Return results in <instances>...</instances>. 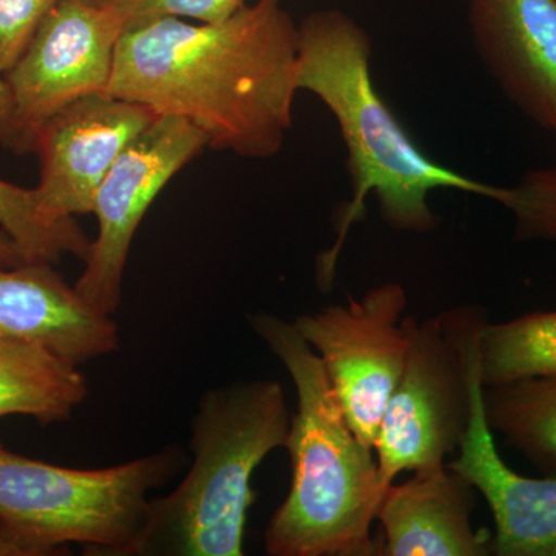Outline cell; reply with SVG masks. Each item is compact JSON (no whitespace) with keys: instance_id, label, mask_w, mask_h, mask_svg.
I'll return each instance as SVG.
<instances>
[{"instance_id":"6da1fadb","label":"cell","mask_w":556,"mask_h":556,"mask_svg":"<svg viewBox=\"0 0 556 556\" xmlns=\"http://www.w3.org/2000/svg\"><path fill=\"white\" fill-rule=\"evenodd\" d=\"M298 93V27L280 0L212 24L167 17L124 31L105 91L189 121L207 148L255 160L280 152Z\"/></svg>"},{"instance_id":"7a4b0ae2","label":"cell","mask_w":556,"mask_h":556,"mask_svg":"<svg viewBox=\"0 0 556 556\" xmlns=\"http://www.w3.org/2000/svg\"><path fill=\"white\" fill-rule=\"evenodd\" d=\"M298 89L311 91L336 121L348 149L353 197L340 215L338 239L318 262L329 287L351 226L364 218L368 195L391 229L426 233L438 226L428 204L437 189L486 197L515 212L521 239L556 240V172L526 179L519 188L485 185L442 166L413 141L380 98L371 76V40L339 10L317 11L298 27Z\"/></svg>"},{"instance_id":"3957f363","label":"cell","mask_w":556,"mask_h":556,"mask_svg":"<svg viewBox=\"0 0 556 556\" xmlns=\"http://www.w3.org/2000/svg\"><path fill=\"white\" fill-rule=\"evenodd\" d=\"M252 331L287 369L298 408L287 438L288 496L270 518V556H378L372 536L383 489L378 456L354 433L327 369L294 321L249 314Z\"/></svg>"},{"instance_id":"277c9868","label":"cell","mask_w":556,"mask_h":556,"mask_svg":"<svg viewBox=\"0 0 556 556\" xmlns=\"http://www.w3.org/2000/svg\"><path fill=\"white\" fill-rule=\"evenodd\" d=\"M289 426L276 380L207 390L192 419V466L169 495L150 497L148 521L126 556L243 555L252 475L285 448Z\"/></svg>"},{"instance_id":"5b68a950","label":"cell","mask_w":556,"mask_h":556,"mask_svg":"<svg viewBox=\"0 0 556 556\" xmlns=\"http://www.w3.org/2000/svg\"><path fill=\"white\" fill-rule=\"evenodd\" d=\"M182 464L169 447L119 466L79 470L28 459L0 445V538L24 556L83 544L93 555L126 556L148 521L149 492Z\"/></svg>"},{"instance_id":"8992f818","label":"cell","mask_w":556,"mask_h":556,"mask_svg":"<svg viewBox=\"0 0 556 556\" xmlns=\"http://www.w3.org/2000/svg\"><path fill=\"white\" fill-rule=\"evenodd\" d=\"M486 320L478 305L413 320L407 362L375 444L383 493L404 471L444 466L463 444L482 388L477 342Z\"/></svg>"},{"instance_id":"52a82bcc","label":"cell","mask_w":556,"mask_h":556,"mask_svg":"<svg viewBox=\"0 0 556 556\" xmlns=\"http://www.w3.org/2000/svg\"><path fill=\"white\" fill-rule=\"evenodd\" d=\"M399 283L369 289L317 313L294 318L295 328L327 369L340 407L357 438L375 450L380 422L407 362L413 320Z\"/></svg>"},{"instance_id":"ba28073f","label":"cell","mask_w":556,"mask_h":556,"mask_svg":"<svg viewBox=\"0 0 556 556\" xmlns=\"http://www.w3.org/2000/svg\"><path fill=\"white\" fill-rule=\"evenodd\" d=\"M207 148L189 121L159 116L124 150L93 200L98 236L75 289L101 313L113 316L123 300L124 273L135 233L175 175Z\"/></svg>"},{"instance_id":"9c48e42d","label":"cell","mask_w":556,"mask_h":556,"mask_svg":"<svg viewBox=\"0 0 556 556\" xmlns=\"http://www.w3.org/2000/svg\"><path fill=\"white\" fill-rule=\"evenodd\" d=\"M124 30L110 7L60 0L3 75L22 130L36 134L54 113L108 91Z\"/></svg>"},{"instance_id":"30bf717a","label":"cell","mask_w":556,"mask_h":556,"mask_svg":"<svg viewBox=\"0 0 556 556\" xmlns=\"http://www.w3.org/2000/svg\"><path fill=\"white\" fill-rule=\"evenodd\" d=\"M153 110L110 94H93L54 113L36 134L40 160L36 193L54 222L91 214L102 179L150 124Z\"/></svg>"},{"instance_id":"8fae6325","label":"cell","mask_w":556,"mask_h":556,"mask_svg":"<svg viewBox=\"0 0 556 556\" xmlns=\"http://www.w3.org/2000/svg\"><path fill=\"white\" fill-rule=\"evenodd\" d=\"M0 340L50 351L70 364L119 348L118 325L89 305L51 263H0Z\"/></svg>"},{"instance_id":"7c38bea8","label":"cell","mask_w":556,"mask_h":556,"mask_svg":"<svg viewBox=\"0 0 556 556\" xmlns=\"http://www.w3.org/2000/svg\"><path fill=\"white\" fill-rule=\"evenodd\" d=\"M468 20L504 93L556 134V0H468Z\"/></svg>"},{"instance_id":"4fadbf2b","label":"cell","mask_w":556,"mask_h":556,"mask_svg":"<svg viewBox=\"0 0 556 556\" xmlns=\"http://www.w3.org/2000/svg\"><path fill=\"white\" fill-rule=\"evenodd\" d=\"M413 473L380 501L378 556L493 555L492 532L471 522L475 485L447 464Z\"/></svg>"},{"instance_id":"5bb4252c","label":"cell","mask_w":556,"mask_h":556,"mask_svg":"<svg viewBox=\"0 0 556 556\" xmlns=\"http://www.w3.org/2000/svg\"><path fill=\"white\" fill-rule=\"evenodd\" d=\"M447 466L484 496L493 521V555L556 556V471L529 478L504 463L486 422L484 387L475 397L470 426Z\"/></svg>"},{"instance_id":"9a60e30c","label":"cell","mask_w":556,"mask_h":556,"mask_svg":"<svg viewBox=\"0 0 556 556\" xmlns=\"http://www.w3.org/2000/svg\"><path fill=\"white\" fill-rule=\"evenodd\" d=\"M87 396L89 383L76 365L42 348L0 340V417L64 422Z\"/></svg>"},{"instance_id":"2e32d148","label":"cell","mask_w":556,"mask_h":556,"mask_svg":"<svg viewBox=\"0 0 556 556\" xmlns=\"http://www.w3.org/2000/svg\"><path fill=\"white\" fill-rule=\"evenodd\" d=\"M486 422L508 447L556 471V376L484 388Z\"/></svg>"},{"instance_id":"e0dca14e","label":"cell","mask_w":556,"mask_h":556,"mask_svg":"<svg viewBox=\"0 0 556 556\" xmlns=\"http://www.w3.org/2000/svg\"><path fill=\"white\" fill-rule=\"evenodd\" d=\"M482 387L556 376V311H536L479 329L477 342Z\"/></svg>"},{"instance_id":"ac0fdd59","label":"cell","mask_w":556,"mask_h":556,"mask_svg":"<svg viewBox=\"0 0 556 556\" xmlns=\"http://www.w3.org/2000/svg\"><path fill=\"white\" fill-rule=\"evenodd\" d=\"M0 229L20 247L27 262H60L75 255L86 262L91 241L76 219L54 222L40 207L36 189L0 179Z\"/></svg>"},{"instance_id":"d6986e66","label":"cell","mask_w":556,"mask_h":556,"mask_svg":"<svg viewBox=\"0 0 556 556\" xmlns=\"http://www.w3.org/2000/svg\"><path fill=\"white\" fill-rule=\"evenodd\" d=\"M244 5V0H110L109 3L126 31L167 17L212 24L228 20Z\"/></svg>"},{"instance_id":"ffe728a7","label":"cell","mask_w":556,"mask_h":556,"mask_svg":"<svg viewBox=\"0 0 556 556\" xmlns=\"http://www.w3.org/2000/svg\"><path fill=\"white\" fill-rule=\"evenodd\" d=\"M60 0H0V75L22 56L40 22Z\"/></svg>"},{"instance_id":"44dd1931","label":"cell","mask_w":556,"mask_h":556,"mask_svg":"<svg viewBox=\"0 0 556 556\" xmlns=\"http://www.w3.org/2000/svg\"><path fill=\"white\" fill-rule=\"evenodd\" d=\"M0 144L14 153L35 152V142L22 130L5 78L0 75Z\"/></svg>"},{"instance_id":"7402d4cb","label":"cell","mask_w":556,"mask_h":556,"mask_svg":"<svg viewBox=\"0 0 556 556\" xmlns=\"http://www.w3.org/2000/svg\"><path fill=\"white\" fill-rule=\"evenodd\" d=\"M27 260L22 255L20 247L14 243L5 230L0 229V263L9 266H17L25 263Z\"/></svg>"},{"instance_id":"603a6c76","label":"cell","mask_w":556,"mask_h":556,"mask_svg":"<svg viewBox=\"0 0 556 556\" xmlns=\"http://www.w3.org/2000/svg\"><path fill=\"white\" fill-rule=\"evenodd\" d=\"M0 556H24L20 548L0 538Z\"/></svg>"},{"instance_id":"cb8c5ba5","label":"cell","mask_w":556,"mask_h":556,"mask_svg":"<svg viewBox=\"0 0 556 556\" xmlns=\"http://www.w3.org/2000/svg\"><path fill=\"white\" fill-rule=\"evenodd\" d=\"M78 2L87 3V5L108 7L110 0H78Z\"/></svg>"}]
</instances>
